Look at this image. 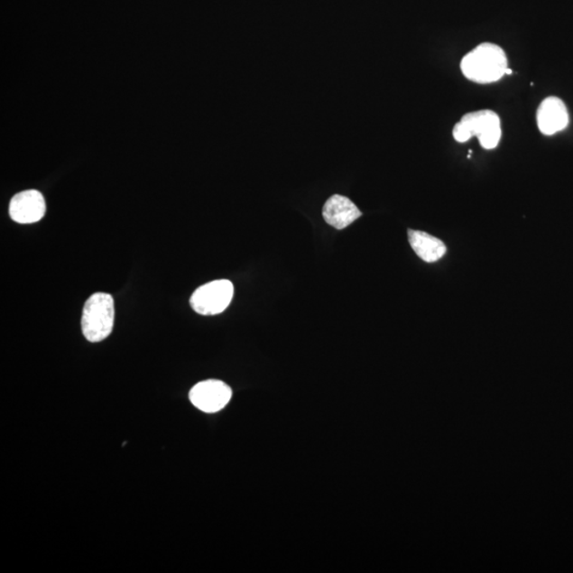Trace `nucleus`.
<instances>
[{
	"label": "nucleus",
	"mask_w": 573,
	"mask_h": 573,
	"mask_svg": "<svg viewBox=\"0 0 573 573\" xmlns=\"http://www.w3.org/2000/svg\"><path fill=\"white\" fill-rule=\"evenodd\" d=\"M461 70L468 80L479 84L497 82L508 72V58L502 47L482 43L461 61Z\"/></svg>",
	"instance_id": "obj_1"
},
{
	"label": "nucleus",
	"mask_w": 573,
	"mask_h": 573,
	"mask_svg": "<svg viewBox=\"0 0 573 573\" xmlns=\"http://www.w3.org/2000/svg\"><path fill=\"white\" fill-rule=\"evenodd\" d=\"M452 135L457 143H467L476 136L482 148L492 150L502 140V120L491 110L467 113L456 124Z\"/></svg>",
	"instance_id": "obj_2"
},
{
	"label": "nucleus",
	"mask_w": 573,
	"mask_h": 573,
	"mask_svg": "<svg viewBox=\"0 0 573 573\" xmlns=\"http://www.w3.org/2000/svg\"><path fill=\"white\" fill-rule=\"evenodd\" d=\"M114 319L112 295L104 292L93 294L83 307L81 325L84 337L92 343L106 340L112 334Z\"/></svg>",
	"instance_id": "obj_3"
},
{
	"label": "nucleus",
	"mask_w": 573,
	"mask_h": 573,
	"mask_svg": "<svg viewBox=\"0 0 573 573\" xmlns=\"http://www.w3.org/2000/svg\"><path fill=\"white\" fill-rule=\"evenodd\" d=\"M234 297L233 283L214 281L199 287L190 298V305L199 315L216 316L225 311Z\"/></svg>",
	"instance_id": "obj_4"
},
{
	"label": "nucleus",
	"mask_w": 573,
	"mask_h": 573,
	"mask_svg": "<svg viewBox=\"0 0 573 573\" xmlns=\"http://www.w3.org/2000/svg\"><path fill=\"white\" fill-rule=\"evenodd\" d=\"M232 398V389L220 380L209 379L199 383L190 390L189 400L205 413H216L225 408Z\"/></svg>",
	"instance_id": "obj_5"
},
{
	"label": "nucleus",
	"mask_w": 573,
	"mask_h": 573,
	"mask_svg": "<svg viewBox=\"0 0 573 573\" xmlns=\"http://www.w3.org/2000/svg\"><path fill=\"white\" fill-rule=\"evenodd\" d=\"M46 213L43 195L38 190L22 191L12 198L9 207L11 219L21 225L39 222Z\"/></svg>",
	"instance_id": "obj_6"
},
{
	"label": "nucleus",
	"mask_w": 573,
	"mask_h": 573,
	"mask_svg": "<svg viewBox=\"0 0 573 573\" xmlns=\"http://www.w3.org/2000/svg\"><path fill=\"white\" fill-rule=\"evenodd\" d=\"M536 122L542 134L551 136L563 131L569 124L568 110L558 97H548L539 106Z\"/></svg>",
	"instance_id": "obj_7"
},
{
	"label": "nucleus",
	"mask_w": 573,
	"mask_h": 573,
	"mask_svg": "<svg viewBox=\"0 0 573 573\" xmlns=\"http://www.w3.org/2000/svg\"><path fill=\"white\" fill-rule=\"evenodd\" d=\"M362 213L348 198L340 195L330 197L323 208L324 220L337 229L351 226Z\"/></svg>",
	"instance_id": "obj_8"
},
{
	"label": "nucleus",
	"mask_w": 573,
	"mask_h": 573,
	"mask_svg": "<svg viewBox=\"0 0 573 573\" xmlns=\"http://www.w3.org/2000/svg\"><path fill=\"white\" fill-rule=\"evenodd\" d=\"M409 243L415 254L426 263H436L441 259L446 253V246L441 240L431 236L425 232H408Z\"/></svg>",
	"instance_id": "obj_9"
}]
</instances>
